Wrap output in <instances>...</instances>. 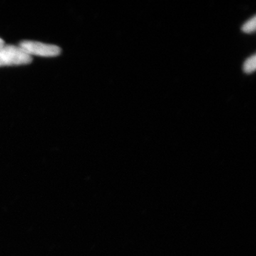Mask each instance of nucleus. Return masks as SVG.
<instances>
[{
  "instance_id": "f257e3e1",
  "label": "nucleus",
  "mask_w": 256,
  "mask_h": 256,
  "mask_svg": "<svg viewBox=\"0 0 256 256\" xmlns=\"http://www.w3.org/2000/svg\"><path fill=\"white\" fill-rule=\"evenodd\" d=\"M32 62L31 56L20 46L6 45L0 48V66L28 64Z\"/></svg>"
},
{
  "instance_id": "f03ea898",
  "label": "nucleus",
  "mask_w": 256,
  "mask_h": 256,
  "mask_svg": "<svg viewBox=\"0 0 256 256\" xmlns=\"http://www.w3.org/2000/svg\"><path fill=\"white\" fill-rule=\"evenodd\" d=\"M20 47L31 56L32 55L44 57L56 56L60 53V47L41 42L24 41L20 43Z\"/></svg>"
},
{
  "instance_id": "7ed1b4c3",
  "label": "nucleus",
  "mask_w": 256,
  "mask_h": 256,
  "mask_svg": "<svg viewBox=\"0 0 256 256\" xmlns=\"http://www.w3.org/2000/svg\"><path fill=\"white\" fill-rule=\"evenodd\" d=\"M256 68V55L249 57L246 60L244 64V70L245 73L252 74Z\"/></svg>"
},
{
  "instance_id": "20e7f679",
  "label": "nucleus",
  "mask_w": 256,
  "mask_h": 256,
  "mask_svg": "<svg viewBox=\"0 0 256 256\" xmlns=\"http://www.w3.org/2000/svg\"><path fill=\"white\" fill-rule=\"evenodd\" d=\"M256 28V16H254V18H250L248 21L244 24V25L242 26V30L245 33L250 34L255 32Z\"/></svg>"
},
{
  "instance_id": "39448f33",
  "label": "nucleus",
  "mask_w": 256,
  "mask_h": 256,
  "mask_svg": "<svg viewBox=\"0 0 256 256\" xmlns=\"http://www.w3.org/2000/svg\"><path fill=\"white\" fill-rule=\"evenodd\" d=\"M4 46V42L2 38H0V48Z\"/></svg>"
}]
</instances>
